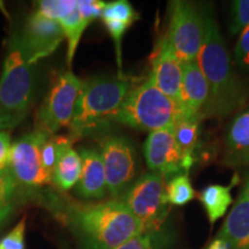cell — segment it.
Wrapping results in <instances>:
<instances>
[{
    "label": "cell",
    "instance_id": "25",
    "mask_svg": "<svg viewBox=\"0 0 249 249\" xmlns=\"http://www.w3.org/2000/svg\"><path fill=\"white\" fill-rule=\"evenodd\" d=\"M249 27V0H235L232 5L230 34L233 36L244 33Z\"/></svg>",
    "mask_w": 249,
    "mask_h": 249
},
{
    "label": "cell",
    "instance_id": "22",
    "mask_svg": "<svg viewBox=\"0 0 249 249\" xmlns=\"http://www.w3.org/2000/svg\"><path fill=\"white\" fill-rule=\"evenodd\" d=\"M167 201L171 205H185L191 202L195 196L188 173H182L174 177L166 185Z\"/></svg>",
    "mask_w": 249,
    "mask_h": 249
},
{
    "label": "cell",
    "instance_id": "20",
    "mask_svg": "<svg viewBox=\"0 0 249 249\" xmlns=\"http://www.w3.org/2000/svg\"><path fill=\"white\" fill-rule=\"evenodd\" d=\"M232 186L210 185L202 189L198 194L202 205L204 207L210 224H214L222 218L232 203Z\"/></svg>",
    "mask_w": 249,
    "mask_h": 249
},
{
    "label": "cell",
    "instance_id": "24",
    "mask_svg": "<svg viewBox=\"0 0 249 249\" xmlns=\"http://www.w3.org/2000/svg\"><path fill=\"white\" fill-rule=\"evenodd\" d=\"M77 8L75 0H42L37 2V12L46 18L59 21Z\"/></svg>",
    "mask_w": 249,
    "mask_h": 249
},
{
    "label": "cell",
    "instance_id": "35",
    "mask_svg": "<svg viewBox=\"0 0 249 249\" xmlns=\"http://www.w3.org/2000/svg\"><path fill=\"white\" fill-rule=\"evenodd\" d=\"M240 194L245 196L246 198L249 201V170L245 172L244 176V186H242V191Z\"/></svg>",
    "mask_w": 249,
    "mask_h": 249
},
{
    "label": "cell",
    "instance_id": "16",
    "mask_svg": "<svg viewBox=\"0 0 249 249\" xmlns=\"http://www.w3.org/2000/svg\"><path fill=\"white\" fill-rule=\"evenodd\" d=\"M224 163L232 167H249V107L236 113L229 124Z\"/></svg>",
    "mask_w": 249,
    "mask_h": 249
},
{
    "label": "cell",
    "instance_id": "23",
    "mask_svg": "<svg viewBox=\"0 0 249 249\" xmlns=\"http://www.w3.org/2000/svg\"><path fill=\"white\" fill-rule=\"evenodd\" d=\"M102 20H116L133 24L139 18V14L134 9L132 4L126 0H116L107 2L103 9Z\"/></svg>",
    "mask_w": 249,
    "mask_h": 249
},
{
    "label": "cell",
    "instance_id": "11",
    "mask_svg": "<svg viewBox=\"0 0 249 249\" xmlns=\"http://www.w3.org/2000/svg\"><path fill=\"white\" fill-rule=\"evenodd\" d=\"M20 37L24 52L34 65L53 53L65 39L60 24L37 11L28 18Z\"/></svg>",
    "mask_w": 249,
    "mask_h": 249
},
{
    "label": "cell",
    "instance_id": "5",
    "mask_svg": "<svg viewBox=\"0 0 249 249\" xmlns=\"http://www.w3.org/2000/svg\"><path fill=\"white\" fill-rule=\"evenodd\" d=\"M35 92V65L28 58L20 35L9 40L0 77V110L18 124L27 116Z\"/></svg>",
    "mask_w": 249,
    "mask_h": 249
},
{
    "label": "cell",
    "instance_id": "12",
    "mask_svg": "<svg viewBox=\"0 0 249 249\" xmlns=\"http://www.w3.org/2000/svg\"><path fill=\"white\" fill-rule=\"evenodd\" d=\"M144 157L148 167L163 178L183 170V155L180 150L173 127L154 130L144 143Z\"/></svg>",
    "mask_w": 249,
    "mask_h": 249
},
{
    "label": "cell",
    "instance_id": "9",
    "mask_svg": "<svg viewBox=\"0 0 249 249\" xmlns=\"http://www.w3.org/2000/svg\"><path fill=\"white\" fill-rule=\"evenodd\" d=\"M101 156L107 192L113 200H118L132 185L138 173L135 148L126 136L108 135L101 141Z\"/></svg>",
    "mask_w": 249,
    "mask_h": 249
},
{
    "label": "cell",
    "instance_id": "18",
    "mask_svg": "<svg viewBox=\"0 0 249 249\" xmlns=\"http://www.w3.org/2000/svg\"><path fill=\"white\" fill-rule=\"evenodd\" d=\"M217 238L229 241L235 249H249V201L242 194H239Z\"/></svg>",
    "mask_w": 249,
    "mask_h": 249
},
{
    "label": "cell",
    "instance_id": "7",
    "mask_svg": "<svg viewBox=\"0 0 249 249\" xmlns=\"http://www.w3.org/2000/svg\"><path fill=\"white\" fill-rule=\"evenodd\" d=\"M165 36L181 64L197 60L204 38V6L192 1H171Z\"/></svg>",
    "mask_w": 249,
    "mask_h": 249
},
{
    "label": "cell",
    "instance_id": "6",
    "mask_svg": "<svg viewBox=\"0 0 249 249\" xmlns=\"http://www.w3.org/2000/svg\"><path fill=\"white\" fill-rule=\"evenodd\" d=\"M164 179L154 172L143 174L118 198L140 220L145 234L154 236L160 246L161 230L171 211Z\"/></svg>",
    "mask_w": 249,
    "mask_h": 249
},
{
    "label": "cell",
    "instance_id": "2",
    "mask_svg": "<svg viewBox=\"0 0 249 249\" xmlns=\"http://www.w3.org/2000/svg\"><path fill=\"white\" fill-rule=\"evenodd\" d=\"M65 222L80 249H113L144 233L140 220L120 200L71 204Z\"/></svg>",
    "mask_w": 249,
    "mask_h": 249
},
{
    "label": "cell",
    "instance_id": "13",
    "mask_svg": "<svg viewBox=\"0 0 249 249\" xmlns=\"http://www.w3.org/2000/svg\"><path fill=\"white\" fill-rule=\"evenodd\" d=\"M148 77L161 92L173 101L180 103L182 64L165 35L160 42L155 57L152 59L151 71Z\"/></svg>",
    "mask_w": 249,
    "mask_h": 249
},
{
    "label": "cell",
    "instance_id": "31",
    "mask_svg": "<svg viewBox=\"0 0 249 249\" xmlns=\"http://www.w3.org/2000/svg\"><path fill=\"white\" fill-rule=\"evenodd\" d=\"M11 149L12 144L9 134L1 130L0 132V171L6 170L8 167Z\"/></svg>",
    "mask_w": 249,
    "mask_h": 249
},
{
    "label": "cell",
    "instance_id": "19",
    "mask_svg": "<svg viewBox=\"0 0 249 249\" xmlns=\"http://www.w3.org/2000/svg\"><path fill=\"white\" fill-rule=\"evenodd\" d=\"M173 128L177 143L183 155V169L188 173V170L194 164V151L200 135V120L182 117Z\"/></svg>",
    "mask_w": 249,
    "mask_h": 249
},
{
    "label": "cell",
    "instance_id": "14",
    "mask_svg": "<svg viewBox=\"0 0 249 249\" xmlns=\"http://www.w3.org/2000/svg\"><path fill=\"white\" fill-rule=\"evenodd\" d=\"M210 99V89L197 60L182 64L181 104L183 118L201 120Z\"/></svg>",
    "mask_w": 249,
    "mask_h": 249
},
{
    "label": "cell",
    "instance_id": "26",
    "mask_svg": "<svg viewBox=\"0 0 249 249\" xmlns=\"http://www.w3.org/2000/svg\"><path fill=\"white\" fill-rule=\"evenodd\" d=\"M59 144H60V135L50 136L43 144L42 150H40V160H42V165L48 174L53 178L54 167L57 164L58 152H59ZM53 182V181H52Z\"/></svg>",
    "mask_w": 249,
    "mask_h": 249
},
{
    "label": "cell",
    "instance_id": "34",
    "mask_svg": "<svg viewBox=\"0 0 249 249\" xmlns=\"http://www.w3.org/2000/svg\"><path fill=\"white\" fill-rule=\"evenodd\" d=\"M12 213H13V204L7 205V207L0 209V230L5 225V223L7 222L8 218L11 217Z\"/></svg>",
    "mask_w": 249,
    "mask_h": 249
},
{
    "label": "cell",
    "instance_id": "3",
    "mask_svg": "<svg viewBox=\"0 0 249 249\" xmlns=\"http://www.w3.org/2000/svg\"><path fill=\"white\" fill-rule=\"evenodd\" d=\"M133 80L123 75L93 76L85 80L70 124V136L77 140L112 123L130 90Z\"/></svg>",
    "mask_w": 249,
    "mask_h": 249
},
{
    "label": "cell",
    "instance_id": "36",
    "mask_svg": "<svg viewBox=\"0 0 249 249\" xmlns=\"http://www.w3.org/2000/svg\"><path fill=\"white\" fill-rule=\"evenodd\" d=\"M58 249H71L66 241H61L58 244Z\"/></svg>",
    "mask_w": 249,
    "mask_h": 249
},
{
    "label": "cell",
    "instance_id": "1",
    "mask_svg": "<svg viewBox=\"0 0 249 249\" xmlns=\"http://www.w3.org/2000/svg\"><path fill=\"white\" fill-rule=\"evenodd\" d=\"M197 62L210 89L204 117H226L244 107L247 89L233 67L210 6H204V38Z\"/></svg>",
    "mask_w": 249,
    "mask_h": 249
},
{
    "label": "cell",
    "instance_id": "10",
    "mask_svg": "<svg viewBox=\"0 0 249 249\" xmlns=\"http://www.w3.org/2000/svg\"><path fill=\"white\" fill-rule=\"evenodd\" d=\"M50 138L35 130L12 144L8 170L17 181L26 186H45L52 182L40 160V150Z\"/></svg>",
    "mask_w": 249,
    "mask_h": 249
},
{
    "label": "cell",
    "instance_id": "21",
    "mask_svg": "<svg viewBox=\"0 0 249 249\" xmlns=\"http://www.w3.org/2000/svg\"><path fill=\"white\" fill-rule=\"evenodd\" d=\"M92 21V18L81 14L77 8L73 13L57 21L60 24L62 31H64L65 39L67 40V64L70 66L73 62L77 45H79L80 40L82 38L83 33Z\"/></svg>",
    "mask_w": 249,
    "mask_h": 249
},
{
    "label": "cell",
    "instance_id": "8",
    "mask_svg": "<svg viewBox=\"0 0 249 249\" xmlns=\"http://www.w3.org/2000/svg\"><path fill=\"white\" fill-rule=\"evenodd\" d=\"M82 82L71 70L55 77L37 113L36 130L53 136L58 130L70 126Z\"/></svg>",
    "mask_w": 249,
    "mask_h": 249
},
{
    "label": "cell",
    "instance_id": "15",
    "mask_svg": "<svg viewBox=\"0 0 249 249\" xmlns=\"http://www.w3.org/2000/svg\"><path fill=\"white\" fill-rule=\"evenodd\" d=\"M82 172L76 185L77 194L85 198L99 200L107 194V177L101 152L93 148L80 149Z\"/></svg>",
    "mask_w": 249,
    "mask_h": 249
},
{
    "label": "cell",
    "instance_id": "28",
    "mask_svg": "<svg viewBox=\"0 0 249 249\" xmlns=\"http://www.w3.org/2000/svg\"><path fill=\"white\" fill-rule=\"evenodd\" d=\"M15 188H17V180L12 176L8 167L0 171V209L12 204Z\"/></svg>",
    "mask_w": 249,
    "mask_h": 249
},
{
    "label": "cell",
    "instance_id": "30",
    "mask_svg": "<svg viewBox=\"0 0 249 249\" xmlns=\"http://www.w3.org/2000/svg\"><path fill=\"white\" fill-rule=\"evenodd\" d=\"M160 245L156 241L154 236L145 234H140L135 238L130 239L124 244L118 246L113 249H160Z\"/></svg>",
    "mask_w": 249,
    "mask_h": 249
},
{
    "label": "cell",
    "instance_id": "29",
    "mask_svg": "<svg viewBox=\"0 0 249 249\" xmlns=\"http://www.w3.org/2000/svg\"><path fill=\"white\" fill-rule=\"evenodd\" d=\"M234 59L239 70L249 74V27L240 35L234 48Z\"/></svg>",
    "mask_w": 249,
    "mask_h": 249
},
{
    "label": "cell",
    "instance_id": "17",
    "mask_svg": "<svg viewBox=\"0 0 249 249\" xmlns=\"http://www.w3.org/2000/svg\"><path fill=\"white\" fill-rule=\"evenodd\" d=\"M73 138L60 135V144L57 164L52 181L61 191H70L79 182L81 172H82V160L79 151L73 148Z\"/></svg>",
    "mask_w": 249,
    "mask_h": 249
},
{
    "label": "cell",
    "instance_id": "4",
    "mask_svg": "<svg viewBox=\"0 0 249 249\" xmlns=\"http://www.w3.org/2000/svg\"><path fill=\"white\" fill-rule=\"evenodd\" d=\"M182 117L180 103L161 92L148 77L130 90L112 123L154 132L173 127Z\"/></svg>",
    "mask_w": 249,
    "mask_h": 249
},
{
    "label": "cell",
    "instance_id": "27",
    "mask_svg": "<svg viewBox=\"0 0 249 249\" xmlns=\"http://www.w3.org/2000/svg\"><path fill=\"white\" fill-rule=\"evenodd\" d=\"M26 223L27 218L22 217L8 234L0 239V249H26Z\"/></svg>",
    "mask_w": 249,
    "mask_h": 249
},
{
    "label": "cell",
    "instance_id": "32",
    "mask_svg": "<svg viewBox=\"0 0 249 249\" xmlns=\"http://www.w3.org/2000/svg\"><path fill=\"white\" fill-rule=\"evenodd\" d=\"M18 123L15 121L13 118H11L5 112H2L0 110V132L4 129H8V128H13V127L18 126Z\"/></svg>",
    "mask_w": 249,
    "mask_h": 249
},
{
    "label": "cell",
    "instance_id": "33",
    "mask_svg": "<svg viewBox=\"0 0 249 249\" xmlns=\"http://www.w3.org/2000/svg\"><path fill=\"white\" fill-rule=\"evenodd\" d=\"M207 249H235L232 244L224 240L222 238H216L211 244L208 246Z\"/></svg>",
    "mask_w": 249,
    "mask_h": 249
}]
</instances>
